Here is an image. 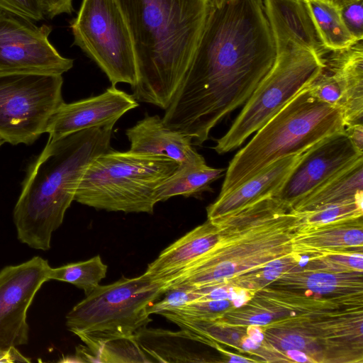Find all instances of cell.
Instances as JSON below:
<instances>
[{
	"label": "cell",
	"instance_id": "obj_1",
	"mask_svg": "<svg viewBox=\"0 0 363 363\" xmlns=\"http://www.w3.org/2000/svg\"><path fill=\"white\" fill-rule=\"evenodd\" d=\"M277 52L263 0H211L199 45L162 118L194 145L245 104Z\"/></svg>",
	"mask_w": 363,
	"mask_h": 363
},
{
	"label": "cell",
	"instance_id": "obj_2",
	"mask_svg": "<svg viewBox=\"0 0 363 363\" xmlns=\"http://www.w3.org/2000/svg\"><path fill=\"white\" fill-rule=\"evenodd\" d=\"M133 35V98L165 110L191 63L211 0H118Z\"/></svg>",
	"mask_w": 363,
	"mask_h": 363
},
{
	"label": "cell",
	"instance_id": "obj_3",
	"mask_svg": "<svg viewBox=\"0 0 363 363\" xmlns=\"http://www.w3.org/2000/svg\"><path fill=\"white\" fill-rule=\"evenodd\" d=\"M212 223L220 229L218 242L162 284L164 292L179 286H224L237 277L291 255L292 239L303 216L277 197L269 196Z\"/></svg>",
	"mask_w": 363,
	"mask_h": 363
},
{
	"label": "cell",
	"instance_id": "obj_4",
	"mask_svg": "<svg viewBox=\"0 0 363 363\" xmlns=\"http://www.w3.org/2000/svg\"><path fill=\"white\" fill-rule=\"evenodd\" d=\"M114 125L82 130L48 141L30 165L13 209L18 239L43 251L62 223L89 164L112 150Z\"/></svg>",
	"mask_w": 363,
	"mask_h": 363
},
{
	"label": "cell",
	"instance_id": "obj_5",
	"mask_svg": "<svg viewBox=\"0 0 363 363\" xmlns=\"http://www.w3.org/2000/svg\"><path fill=\"white\" fill-rule=\"evenodd\" d=\"M345 128L340 109L318 100L307 86L236 153L227 168L218 196L233 191L275 161L305 152Z\"/></svg>",
	"mask_w": 363,
	"mask_h": 363
},
{
	"label": "cell",
	"instance_id": "obj_6",
	"mask_svg": "<svg viewBox=\"0 0 363 363\" xmlns=\"http://www.w3.org/2000/svg\"><path fill=\"white\" fill-rule=\"evenodd\" d=\"M362 306L349 297L328 298L302 312L263 325L267 342L282 357L304 354L310 362H363Z\"/></svg>",
	"mask_w": 363,
	"mask_h": 363
},
{
	"label": "cell",
	"instance_id": "obj_7",
	"mask_svg": "<svg viewBox=\"0 0 363 363\" xmlns=\"http://www.w3.org/2000/svg\"><path fill=\"white\" fill-rule=\"evenodd\" d=\"M178 166L164 156L111 150L89 164L74 201L99 210L152 213L157 188Z\"/></svg>",
	"mask_w": 363,
	"mask_h": 363
},
{
	"label": "cell",
	"instance_id": "obj_8",
	"mask_svg": "<svg viewBox=\"0 0 363 363\" xmlns=\"http://www.w3.org/2000/svg\"><path fill=\"white\" fill-rule=\"evenodd\" d=\"M164 293L144 274L99 284L67 314L66 326L95 352L108 342L134 339L152 321L150 307Z\"/></svg>",
	"mask_w": 363,
	"mask_h": 363
},
{
	"label": "cell",
	"instance_id": "obj_9",
	"mask_svg": "<svg viewBox=\"0 0 363 363\" xmlns=\"http://www.w3.org/2000/svg\"><path fill=\"white\" fill-rule=\"evenodd\" d=\"M324 60L304 48L291 46L277 52L275 62L245 103L228 131L213 150L225 154L240 146L286 104L322 72Z\"/></svg>",
	"mask_w": 363,
	"mask_h": 363
},
{
	"label": "cell",
	"instance_id": "obj_10",
	"mask_svg": "<svg viewBox=\"0 0 363 363\" xmlns=\"http://www.w3.org/2000/svg\"><path fill=\"white\" fill-rule=\"evenodd\" d=\"M70 28L74 44L96 62L112 86L136 85L135 44L118 0H82Z\"/></svg>",
	"mask_w": 363,
	"mask_h": 363
},
{
	"label": "cell",
	"instance_id": "obj_11",
	"mask_svg": "<svg viewBox=\"0 0 363 363\" xmlns=\"http://www.w3.org/2000/svg\"><path fill=\"white\" fill-rule=\"evenodd\" d=\"M61 74L0 73V138L11 145L33 144L65 102Z\"/></svg>",
	"mask_w": 363,
	"mask_h": 363
},
{
	"label": "cell",
	"instance_id": "obj_12",
	"mask_svg": "<svg viewBox=\"0 0 363 363\" xmlns=\"http://www.w3.org/2000/svg\"><path fill=\"white\" fill-rule=\"evenodd\" d=\"M0 11V73L61 74L74 60L62 56L50 42L52 28Z\"/></svg>",
	"mask_w": 363,
	"mask_h": 363
},
{
	"label": "cell",
	"instance_id": "obj_13",
	"mask_svg": "<svg viewBox=\"0 0 363 363\" xmlns=\"http://www.w3.org/2000/svg\"><path fill=\"white\" fill-rule=\"evenodd\" d=\"M48 260L36 256L0 271V350L26 345L27 312L37 291L49 280Z\"/></svg>",
	"mask_w": 363,
	"mask_h": 363
},
{
	"label": "cell",
	"instance_id": "obj_14",
	"mask_svg": "<svg viewBox=\"0 0 363 363\" xmlns=\"http://www.w3.org/2000/svg\"><path fill=\"white\" fill-rule=\"evenodd\" d=\"M361 157L345 131L333 134L304 152L276 197L293 207Z\"/></svg>",
	"mask_w": 363,
	"mask_h": 363
},
{
	"label": "cell",
	"instance_id": "obj_15",
	"mask_svg": "<svg viewBox=\"0 0 363 363\" xmlns=\"http://www.w3.org/2000/svg\"><path fill=\"white\" fill-rule=\"evenodd\" d=\"M347 254L310 258L268 286L318 296L363 294V271L350 266Z\"/></svg>",
	"mask_w": 363,
	"mask_h": 363
},
{
	"label": "cell",
	"instance_id": "obj_16",
	"mask_svg": "<svg viewBox=\"0 0 363 363\" xmlns=\"http://www.w3.org/2000/svg\"><path fill=\"white\" fill-rule=\"evenodd\" d=\"M138 106L132 95L111 86L102 94L72 103L64 102L50 118L48 141L82 130L115 125L126 112Z\"/></svg>",
	"mask_w": 363,
	"mask_h": 363
},
{
	"label": "cell",
	"instance_id": "obj_17",
	"mask_svg": "<svg viewBox=\"0 0 363 363\" xmlns=\"http://www.w3.org/2000/svg\"><path fill=\"white\" fill-rule=\"evenodd\" d=\"M263 4L277 52L296 46L324 58L330 52L320 38L308 0H263Z\"/></svg>",
	"mask_w": 363,
	"mask_h": 363
},
{
	"label": "cell",
	"instance_id": "obj_18",
	"mask_svg": "<svg viewBox=\"0 0 363 363\" xmlns=\"http://www.w3.org/2000/svg\"><path fill=\"white\" fill-rule=\"evenodd\" d=\"M293 254L302 260L333 255L362 252V216L315 225L303 223L292 239Z\"/></svg>",
	"mask_w": 363,
	"mask_h": 363
},
{
	"label": "cell",
	"instance_id": "obj_19",
	"mask_svg": "<svg viewBox=\"0 0 363 363\" xmlns=\"http://www.w3.org/2000/svg\"><path fill=\"white\" fill-rule=\"evenodd\" d=\"M303 154L278 160L233 191L218 196L206 208L207 220L214 222L261 199L276 196Z\"/></svg>",
	"mask_w": 363,
	"mask_h": 363
},
{
	"label": "cell",
	"instance_id": "obj_20",
	"mask_svg": "<svg viewBox=\"0 0 363 363\" xmlns=\"http://www.w3.org/2000/svg\"><path fill=\"white\" fill-rule=\"evenodd\" d=\"M219 238V227L207 220L162 250L143 274L162 285L205 255Z\"/></svg>",
	"mask_w": 363,
	"mask_h": 363
},
{
	"label": "cell",
	"instance_id": "obj_21",
	"mask_svg": "<svg viewBox=\"0 0 363 363\" xmlns=\"http://www.w3.org/2000/svg\"><path fill=\"white\" fill-rule=\"evenodd\" d=\"M325 67L335 76L340 91L339 109L345 127L363 124V45L359 40L348 48L329 52Z\"/></svg>",
	"mask_w": 363,
	"mask_h": 363
},
{
	"label": "cell",
	"instance_id": "obj_22",
	"mask_svg": "<svg viewBox=\"0 0 363 363\" xmlns=\"http://www.w3.org/2000/svg\"><path fill=\"white\" fill-rule=\"evenodd\" d=\"M129 151L169 157L179 164L201 156L186 135L167 127L157 115L147 116L126 130Z\"/></svg>",
	"mask_w": 363,
	"mask_h": 363
},
{
	"label": "cell",
	"instance_id": "obj_23",
	"mask_svg": "<svg viewBox=\"0 0 363 363\" xmlns=\"http://www.w3.org/2000/svg\"><path fill=\"white\" fill-rule=\"evenodd\" d=\"M134 340L147 356L162 362H206L196 346L206 344L216 350L220 345L185 329L172 331L144 327L135 333Z\"/></svg>",
	"mask_w": 363,
	"mask_h": 363
},
{
	"label": "cell",
	"instance_id": "obj_24",
	"mask_svg": "<svg viewBox=\"0 0 363 363\" xmlns=\"http://www.w3.org/2000/svg\"><path fill=\"white\" fill-rule=\"evenodd\" d=\"M363 198V157L358 159L296 203L298 213Z\"/></svg>",
	"mask_w": 363,
	"mask_h": 363
},
{
	"label": "cell",
	"instance_id": "obj_25",
	"mask_svg": "<svg viewBox=\"0 0 363 363\" xmlns=\"http://www.w3.org/2000/svg\"><path fill=\"white\" fill-rule=\"evenodd\" d=\"M224 171L207 165L202 155L179 164L175 172L157 188V201H164L177 196H196L210 191L211 184L221 177Z\"/></svg>",
	"mask_w": 363,
	"mask_h": 363
},
{
	"label": "cell",
	"instance_id": "obj_26",
	"mask_svg": "<svg viewBox=\"0 0 363 363\" xmlns=\"http://www.w3.org/2000/svg\"><path fill=\"white\" fill-rule=\"evenodd\" d=\"M308 3L320 38L328 51L344 50L359 41L347 28L340 9L319 1L308 0Z\"/></svg>",
	"mask_w": 363,
	"mask_h": 363
},
{
	"label": "cell",
	"instance_id": "obj_27",
	"mask_svg": "<svg viewBox=\"0 0 363 363\" xmlns=\"http://www.w3.org/2000/svg\"><path fill=\"white\" fill-rule=\"evenodd\" d=\"M107 265L99 255L89 259L69 263L56 268L50 267L49 280L67 282L82 289L86 296L99 285L107 273Z\"/></svg>",
	"mask_w": 363,
	"mask_h": 363
},
{
	"label": "cell",
	"instance_id": "obj_28",
	"mask_svg": "<svg viewBox=\"0 0 363 363\" xmlns=\"http://www.w3.org/2000/svg\"><path fill=\"white\" fill-rule=\"evenodd\" d=\"M301 261L292 253L275 259L262 268L237 277L224 286L244 291L251 298L255 292L268 286L282 273L301 264Z\"/></svg>",
	"mask_w": 363,
	"mask_h": 363
},
{
	"label": "cell",
	"instance_id": "obj_29",
	"mask_svg": "<svg viewBox=\"0 0 363 363\" xmlns=\"http://www.w3.org/2000/svg\"><path fill=\"white\" fill-rule=\"evenodd\" d=\"M362 199L333 204L302 213L303 223L315 225L363 216Z\"/></svg>",
	"mask_w": 363,
	"mask_h": 363
},
{
	"label": "cell",
	"instance_id": "obj_30",
	"mask_svg": "<svg viewBox=\"0 0 363 363\" xmlns=\"http://www.w3.org/2000/svg\"><path fill=\"white\" fill-rule=\"evenodd\" d=\"M233 307H234L233 302L229 299H202L193 301L162 312H169L190 318L208 320L221 317L223 313Z\"/></svg>",
	"mask_w": 363,
	"mask_h": 363
},
{
	"label": "cell",
	"instance_id": "obj_31",
	"mask_svg": "<svg viewBox=\"0 0 363 363\" xmlns=\"http://www.w3.org/2000/svg\"><path fill=\"white\" fill-rule=\"evenodd\" d=\"M164 297L156 301L150 307V313L160 314L161 312L170 310L186 303L203 299V294L195 287L179 286L173 287L164 292Z\"/></svg>",
	"mask_w": 363,
	"mask_h": 363
},
{
	"label": "cell",
	"instance_id": "obj_32",
	"mask_svg": "<svg viewBox=\"0 0 363 363\" xmlns=\"http://www.w3.org/2000/svg\"><path fill=\"white\" fill-rule=\"evenodd\" d=\"M309 89L318 100L339 109L341 91L334 74L326 67L309 85Z\"/></svg>",
	"mask_w": 363,
	"mask_h": 363
},
{
	"label": "cell",
	"instance_id": "obj_33",
	"mask_svg": "<svg viewBox=\"0 0 363 363\" xmlns=\"http://www.w3.org/2000/svg\"><path fill=\"white\" fill-rule=\"evenodd\" d=\"M0 11L32 21H39L45 17L38 0H0Z\"/></svg>",
	"mask_w": 363,
	"mask_h": 363
},
{
	"label": "cell",
	"instance_id": "obj_34",
	"mask_svg": "<svg viewBox=\"0 0 363 363\" xmlns=\"http://www.w3.org/2000/svg\"><path fill=\"white\" fill-rule=\"evenodd\" d=\"M342 20L351 33L363 40V0L347 4L340 9Z\"/></svg>",
	"mask_w": 363,
	"mask_h": 363
},
{
	"label": "cell",
	"instance_id": "obj_35",
	"mask_svg": "<svg viewBox=\"0 0 363 363\" xmlns=\"http://www.w3.org/2000/svg\"><path fill=\"white\" fill-rule=\"evenodd\" d=\"M44 16L52 18L62 13L71 14L73 11L72 0H38Z\"/></svg>",
	"mask_w": 363,
	"mask_h": 363
},
{
	"label": "cell",
	"instance_id": "obj_36",
	"mask_svg": "<svg viewBox=\"0 0 363 363\" xmlns=\"http://www.w3.org/2000/svg\"><path fill=\"white\" fill-rule=\"evenodd\" d=\"M344 131L357 150L363 154V124L346 126Z\"/></svg>",
	"mask_w": 363,
	"mask_h": 363
},
{
	"label": "cell",
	"instance_id": "obj_37",
	"mask_svg": "<svg viewBox=\"0 0 363 363\" xmlns=\"http://www.w3.org/2000/svg\"><path fill=\"white\" fill-rule=\"evenodd\" d=\"M30 359L23 357L16 349L11 347L7 350H0V362H29Z\"/></svg>",
	"mask_w": 363,
	"mask_h": 363
},
{
	"label": "cell",
	"instance_id": "obj_38",
	"mask_svg": "<svg viewBox=\"0 0 363 363\" xmlns=\"http://www.w3.org/2000/svg\"><path fill=\"white\" fill-rule=\"evenodd\" d=\"M216 350L222 354L224 357H227L225 362H256L258 360L255 359H250L248 357H245L239 354H235L234 353L230 352L225 350H224L222 347L218 345L216 348Z\"/></svg>",
	"mask_w": 363,
	"mask_h": 363
},
{
	"label": "cell",
	"instance_id": "obj_39",
	"mask_svg": "<svg viewBox=\"0 0 363 363\" xmlns=\"http://www.w3.org/2000/svg\"><path fill=\"white\" fill-rule=\"evenodd\" d=\"M319 1L329 5H331L338 9H340L343 6H346L348 4L352 2L359 1V0H315Z\"/></svg>",
	"mask_w": 363,
	"mask_h": 363
},
{
	"label": "cell",
	"instance_id": "obj_40",
	"mask_svg": "<svg viewBox=\"0 0 363 363\" xmlns=\"http://www.w3.org/2000/svg\"><path fill=\"white\" fill-rule=\"evenodd\" d=\"M4 143V140L0 138V147Z\"/></svg>",
	"mask_w": 363,
	"mask_h": 363
}]
</instances>
